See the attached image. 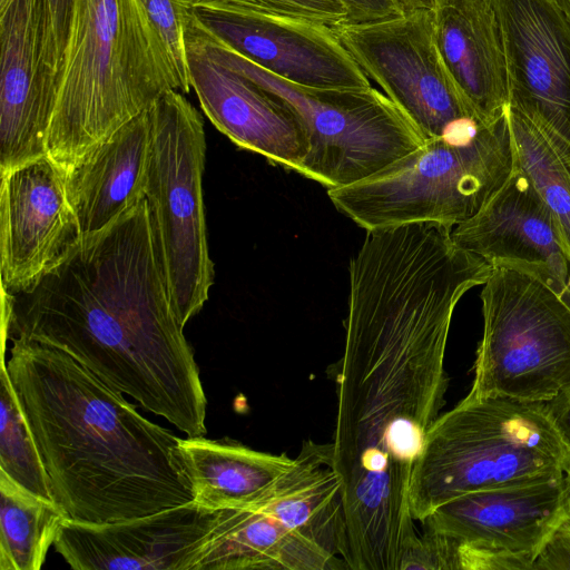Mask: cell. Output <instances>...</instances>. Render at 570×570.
Masks as SVG:
<instances>
[{
    "label": "cell",
    "mask_w": 570,
    "mask_h": 570,
    "mask_svg": "<svg viewBox=\"0 0 570 570\" xmlns=\"http://www.w3.org/2000/svg\"><path fill=\"white\" fill-rule=\"evenodd\" d=\"M570 452L544 402L466 395L429 430L410 485L413 519L464 493L562 476Z\"/></svg>",
    "instance_id": "obj_5"
},
{
    "label": "cell",
    "mask_w": 570,
    "mask_h": 570,
    "mask_svg": "<svg viewBox=\"0 0 570 570\" xmlns=\"http://www.w3.org/2000/svg\"><path fill=\"white\" fill-rule=\"evenodd\" d=\"M185 46L190 87L210 122L238 147L298 173L308 145L289 106L213 59L186 31Z\"/></svg>",
    "instance_id": "obj_19"
},
{
    "label": "cell",
    "mask_w": 570,
    "mask_h": 570,
    "mask_svg": "<svg viewBox=\"0 0 570 570\" xmlns=\"http://www.w3.org/2000/svg\"><path fill=\"white\" fill-rule=\"evenodd\" d=\"M0 174L47 156L60 86L48 0H0Z\"/></svg>",
    "instance_id": "obj_14"
},
{
    "label": "cell",
    "mask_w": 570,
    "mask_h": 570,
    "mask_svg": "<svg viewBox=\"0 0 570 570\" xmlns=\"http://www.w3.org/2000/svg\"><path fill=\"white\" fill-rule=\"evenodd\" d=\"M544 405L549 420L570 452V390L544 402Z\"/></svg>",
    "instance_id": "obj_31"
},
{
    "label": "cell",
    "mask_w": 570,
    "mask_h": 570,
    "mask_svg": "<svg viewBox=\"0 0 570 570\" xmlns=\"http://www.w3.org/2000/svg\"><path fill=\"white\" fill-rule=\"evenodd\" d=\"M82 235L65 174L47 156L1 175L3 292L22 293L50 273Z\"/></svg>",
    "instance_id": "obj_17"
},
{
    "label": "cell",
    "mask_w": 570,
    "mask_h": 570,
    "mask_svg": "<svg viewBox=\"0 0 570 570\" xmlns=\"http://www.w3.org/2000/svg\"><path fill=\"white\" fill-rule=\"evenodd\" d=\"M481 292L469 395L548 402L570 390V304L538 273L501 264Z\"/></svg>",
    "instance_id": "obj_10"
},
{
    "label": "cell",
    "mask_w": 570,
    "mask_h": 570,
    "mask_svg": "<svg viewBox=\"0 0 570 570\" xmlns=\"http://www.w3.org/2000/svg\"><path fill=\"white\" fill-rule=\"evenodd\" d=\"M333 30L365 75L426 140L485 126L469 110L443 65L431 6Z\"/></svg>",
    "instance_id": "obj_12"
},
{
    "label": "cell",
    "mask_w": 570,
    "mask_h": 570,
    "mask_svg": "<svg viewBox=\"0 0 570 570\" xmlns=\"http://www.w3.org/2000/svg\"><path fill=\"white\" fill-rule=\"evenodd\" d=\"M185 31L213 59L289 106L303 126L308 145L298 174L327 190L363 180L426 141L404 112L373 87L327 90L296 86L218 41L194 14Z\"/></svg>",
    "instance_id": "obj_8"
},
{
    "label": "cell",
    "mask_w": 570,
    "mask_h": 570,
    "mask_svg": "<svg viewBox=\"0 0 570 570\" xmlns=\"http://www.w3.org/2000/svg\"><path fill=\"white\" fill-rule=\"evenodd\" d=\"M53 21V29L57 42L60 77L63 66L65 52L69 39L73 7L76 0H48ZM61 79V78H60Z\"/></svg>",
    "instance_id": "obj_30"
},
{
    "label": "cell",
    "mask_w": 570,
    "mask_h": 570,
    "mask_svg": "<svg viewBox=\"0 0 570 570\" xmlns=\"http://www.w3.org/2000/svg\"><path fill=\"white\" fill-rule=\"evenodd\" d=\"M508 117L518 164L553 214L570 249V180L535 127L509 107Z\"/></svg>",
    "instance_id": "obj_25"
},
{
    "label": "cell",
    "mask_w": 570,
    "mask_h": 570,
    "mask_svg": "<svg viewBox=\"0 0 570 570\" xmlns=\"http://www.w3.org/2000/svg\"><path fill=\"white\" fill-rule=\"evenodd\" d=\"M568 517L563 475L473 491L436 507L421 523L420 569L532 570Z\"/></svg>",
    "instance_id": "obj_11"
},
{
    "label": "cell",
    "mask_w": 570,
    "mask_h": 570,
    "mask_svg": "<svg viewBox=\"0 0 570 570\" xmlns=\"http://www.w3.org/2000/svg\"><path fill=\"white\" fill-rule=\"evenodd\" d=\"M558 2L570 20V0H558Z\"/></svg>",
    "instance_id": "obj_33"
},
{
    "label": "cell",
    "mask_w": 570,
    "mask_h": 570,
    "mask_svg": "<svg viewBox=\"0 0 570 570\" xmlns=\"http://www.w3.org/2000/svg\"><path fill=\"white\" fill-rule=\"evenodd\" d=\"M451 232L436 223L366 230L350 263L332 455L353 570H400L420 535L410 485L444 405L452 315L493 272Z\"/></svg>",
    "instance_id": "obj_1"
},
{
    "label": "cell",
    "mask_w": 570,
    "mask_h": 570,
    "mask_svg": "<svg viewBox=\"0 0 570 570\" xmlns=\"http://www.w3.org/2000/svg\"><path fill=\"white\" fill-rule=\"evenodd\" d=\"M10 341L6 367L68 520L117 522L194 501L180 438L67 353Z\"/></svg>",
    "instance_id": "obj_3"
},
{
    "label": "cell",
    "mask_w": 570,
    "mask_h": 570,
    "mask_svg": "<svg viewBox=\"0 0 570 570\" xmlns=\"http://www.w3.org/2000/svg\"><path fill=\"white\" fill-rule=\"evenodd\" d=\"M6 294L2 355L12 338L62 351L187 436H205L207 399L146 198L82 236L32 287Z\"/></svg>",
    "instance_id": "obj_2"
},
{
    "label": "cell",
    "mask_w": 570,
    "mask_h": 570,
    "mask_svg": "<svg viewBox=\"0 0 570 570\" xmlns=\"http://www.w3.org/2000/svg\"><path fill=\"white\" fill-rule=\"evenodd\" d=\"M66 519L55 501L0 471V570H39Z\"/></svg>",
    "instance_id": "obj_23"
},
{
    "label": "cell",
    "mask_w": 570,
    "mask_h": 570,
    "mask_svg": "<svg viewBox=\"0 0 570 570\" xmlns=\"http://www.w3.org/2000/svg\"><path fill=\"white\" fill-rule=\"evenodd\" d=\"M532 570H570V517L562 520L538 553Z\"/></svg>",
    "instance_id": "obj_29"
},
{
    "label": "cell",
    "mask_w": 570,
    "mask_h": 570,
    "mask_svg": "<svg viewBox=\"0 0 570 570\" xmlns=\"http://www.w3.org/2000/svg\"><path fill=\"white\" fill-rule=\"evenodd\" d=\"M232 8L299 19L335 28L346 22L340 0H209Z\"/></svg>",
    "instance_id": "obj_27"
},
{
    "label": "cell",
    "mask_w": 570,
    "mask_h": 570,
    "mask_svg": "<svg viewBox=\"0 0 570 570\" xmlns=\"http://www.w3.org/2000/svg\"><path fill=\"white\" fill-rule=\"evenodd\" d=\"M148 109L145 198L170 299L185 327L208 299L215 276L203 196L204 122L176 89L163 92Z\"/></svg>",
    "instance_id": "obj_9"
},
{
    "label": "cell",
    "mask_w": 570,
    "mask_h": 570,
    "mask_svg": "<svg viewBox=\"0 0 570 570\" xmlns=\"http://www.w3.org/2000/svg\"><path fill=\"white\" fill-rule=\"evenodd\" d=\"M193 13L218 41L291 83L327 90L372 87L333 28L209 0H194Z\"/></svg>",
    "instance_id": "obj_15"
},
{
    "label": "cell",
    "mask_w": 570,
    "mask_h": 570,
    "mask_svg": "<svg viewBox=\"0 0 570 570\" xmlns=\"http://www.w3.org/2000/svg\"><path fill=\"white\" fill-rule=\"evenodd\" d=\"M148 107L65 174L67 196L82 236L106 228L145 198L151 139Z\"/></svg>",
    "instance_id": "obj_21"
},
{
    "label": "cell",
    "mask_w": 570,
    "mask_h": 570,
    "mask_svg": "<svg viewBox=\"0 0 570 570\" xmlns=\"http://www.w3.org/2000/svg\"><path fill=\"white\" fill-rule=\"evenodd\" d=\"M170 89L176 68L139 0H76L47 157L67 174Z\"/></svg>",
    "instance_id": "obj_4"
},
{
    "label": "cell",
    "mask_w": 570,
    "mask_h": 570,
    "mask_svg": "<svg viewBox=\"0 0 570 570\" xmlns=\"http://www.w3.org/2000/svg\"><path fill=\"white\" fill-rule=\"evenodd\" d=\"M225 511L191 501L109 523L66 519L53 546L75 570H195Z\"/></svg>",
    "instance_id": "obj_16"
},
{
    "label": "cell",
    "mask_w": 570,
    "mask_h": 570,
    "mask_svg": "<svg viewBox=\"0 0 570 570\" xmlns=\"http://www.w3.org/2000/svg\"><path fill=\"white\" fill-rule=\"evenodd\" d=\"M564 497L568 515L570 517V468L563 474Z\"/></svg>",
    "instance_id": "obj_32"
},
{
    "label": "cell",
    "mask_w": 570,
    "mask_h": 570,
    "mask_svg": "<svg viewBox=\"0 0 570 570\" xmlns=\"http://www.w3.org/2000/svg\"><path fill=\"white\" fill-rule=\"evenodd\" d=\"M517 165L507 110L474 136L429 139L374 175L327 195L365 230L426 222L453 228L481 212Z\"/></svg>",
    "instance_id": "obj_6"
},
{
    "label": "cell",
    "mask_w": 570,
    "mask_h": 570,
    "mask_svg": "<svg viewBox=\"0 0 570 570\" xmlns=\"http://www.w3.org/2000/svg\"><path fill=\"white\" fill-rule=\"evenodd\" d=\"M451 236L459 247L493 266L515 265L538 273L570 304V249L553 214L519 164L490 203L453 227Z\"/></svg>",
    "instance_id": "obj_18"
},
{
    "label": "cell",
    "mask_w": 570,
    "mask_h": 570,
    "mask_svg": "<svg viewBox=\"0 0 570 570\" xmlns=\"http://www.w3.org/2000/svg\"><path fill=\"white\" fill-rule=\"evenodd\" d=\"M436 46L462 100L482 125L508 110L507 72L488 0H431Z\"/></svg>",
    "instance_id": "obj_20"
},
{
    "label": "cell",
    "mask_w": 570,
    "mask_h": 570,
    "mask_svg": "<svg viewBox=\"0 0 570 570\" xmlns=\"http://www.w3.org/2000/svg\"><path fill=\"white\" fill-rule=\"evenodd\" d=\"M178 454L194 501L213 510L252 504L294 462L284 453L205 436L179 439Z\"/></svg>",
    "instance_id": "obj_22"
},
{
    "label": "cell",
    "mask_w": 570,
    "mask_h": 570,
    "mask_svg": "<svg viewBox=\"0 0 570 570\" xmlns=\"http://www.w3.org/2000/svg\"><path fill=\"white\" fill-rule=\"evenodd\" d=\"M345 7L347 18L345 23H368L392 19L405 12L430 7L431 0H340Z\"/></svg>",
    "instance_id": "obj_28"
},
{
    "label": "cell",
    "mask_w": 570,
    "mask_h": 570,
    "mask_svg": "<svg viewBox=\"0 0 570 570\" xmlns=\"http://www.w3.org/2000/svg\"><path fill=\"white\" fill-rule=\"evenodd\" d=\"M509 108L543 136L570 180V20L558 0H488Z\"/></svg>",
    "instance_id": "obj_13"
},
{
    "label": "cell",
    "mask_w": 570,
    "mask_h": 570,
    "mask_svg": "<svg viewBox=\"0 0 570 570\" xmlns=\"http://www.w3.org/2000/svg\"><path fill=\"white\" fill-rule=\"evenodd\" d=\"M0 404V471L32 493L53 501L48 474L21 411L4 358H1Z\"/></svg>",
    "instance_id": "obj_24"
},
{
    "label": "cell",
    "mask_w": 570,
    "mask_h": 570,
    "mask_svg": "<svg viewBox=\"0 0 570 570\" xmlns=\"http://www.w3.org/2000/svg\"><path fill=\"white\" fill-rule=\"evenodd\" d=\"M163 39L176 68L181 92L190 90L186 59L185 27L193 14L194 0H139Z\"/></svg>",
    "instance_id": "obj_26"
},
{
    "label": "cell",
    "mask_w": 570,
    "mask_h": 570,
    "mask_svg": "<svg viewBox=\"0 0 570 570\" xmlns=\"http://www.w3.org/2000/svg\"><path fill=\"white\" fill-rule=\"evenodd\" d=\"M344 554L332 445L307 441L256 501L226 509L195 570H336L348 568Z\"/></svg>",
    "instance_id": "obj_7"
}]
</instances>
